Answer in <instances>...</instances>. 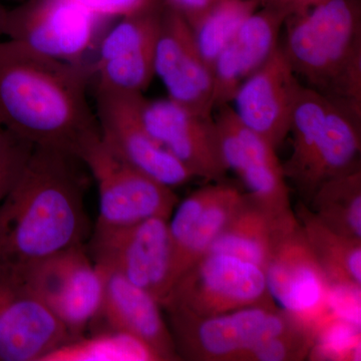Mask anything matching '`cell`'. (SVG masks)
Segmentation results:
<instances>
[{
    "label": "cell",
    "instance_id": "1",
    "mask_svg": "<svg viewBox=\"0 0 361 361\" xmlns=\"http://www.w3.org/2000/svg\"><path fill=\"white\" fill-rule=\"evenodd\" d=\"M90 71L0 42V126L33 146L80 158L99 139L96 111L87 99Z\"/></svg>",
    "mask_w": 361,
    "mask_h": 361
},
{
    "label": "cell",
    "instance_id": "2",
    "mask_svg": "<svg viewBox=\"0 0 361 361\" xmlns=\"http://www.w3.org/2000/svg\"><path fill=\"white\" fill-rule=\"evenodd\" d=\"M84 166L68 152L33 146L0 204V262L23 268L85 244L90 226Z\"/></svg>",
    "mask_w": 361,
    "mask_h": 361
},
{
    "label": "cell",
    "instance_id": "3",
    "mask_svg": "<svg viewBox=\"0 0 361 361\" xmlns=\"http://www.w3.org/2000/svg\"><path fill=\"white\" fill-rule=\"evenodd\" d=\"M281 45L297 78L361 116L360 0H329L287 20Z\"/></svg>",
    "mask_w": 361,
    "mask_h": 361
},
{
    "label": "cell",
    "instance_id": "4",
    "mask_svg": "<svg viewBox=\"0 0 361 361\" xmlns=\"http://www.w3.org/2000/svg\"><path fill=\"white\" fill-rule=\"evenodd\" d=\"M289 134L292 153L282 167L306 205L327 180L360 169L361 116L304 85L297 94Z\"/></svg>",
    "mask_w": 361,
    "mask_h": 361
},
{
    "label": "cell",
    "instance_id": "5",
    "mask_svg": "<svg viewBox=\"0 0 361 361\" xmlns=\"http://www.w3.org/2000/svg\"><path fill=\"white\" fill-rule=\"evenodd\" d=\"M272 305L262 268L229 254L209 252L178 278L161 308L208 317Z\"/></svg>",
    "mask_w": 361,
    "mask_h": 361
},
{
    "label": "cell",
    "instance_id": "6",
    "mask_svg": "<svg viewBox=\"0 0 361 361\" xmlns=\"http://www.w3.org/2000/svg\"><path fill=\"white\" fill-rule=\"evenodd\" d=\"M180 358L198 361H244L257 344L276 336L290 316L272 306H251L208 317L167 310Z\"/></svg>",
    "mask_w": 361,
    "mask_h": 361
},
{
    "label": "cell",
    "instance_id": "7",
    "mask_svg": "<svg viewBox=\"0 0 361 361\" xmlns=\"http://www.w3.org/2000/svg\"><path fill=\"white\" fill-rule=\"evenodd\" d=\"M87 249L94 262L115 271L161 303L173 286L169 220L154 217L126 226L96 225Z\"/></svg>",
    "mask_w": 361,
    "mask_h": 361
},
{
    "label": "cell",
    "instance_id": "8",
    "mask_svg": "<svg viewBox=\"0 0 361 361\" xmlns=\"http://www.w3.org/2000/svg\"><path fill=\"white\" fill-rule=\"evenodd\" d=\"M33 293L65 325L73 339L99 317L104 280L85 244L18 268Z\"/></svg>",
    "mask_w": 361,
    "mask_h": 361
},
{
    "label": "cell",
    "instance_id": "9",
    "mask_svg": "<svg viewBox=\"0 0 361 361\" xmlns=\"http://www.w3.org/2000/svg\"><path fill=\"white\" fill-rule=\"evenodd\" d=\"M146 97L137 92L96 87V111L102 141L130 167L174 189L194 176L149 134L144 121Z\"/></svg>",
    "mask_w": 361,
    "mask_h": 361
},
{
    "label": "cell",
    "instance_id": "10",
    "mask_svg": "<svg viewBox=\"0 0 361 361\" xmlns=\"http://www.w3.org/2000/svg\"><path fill=\"white\" fill-rule=\"evenodd\" d=\"M80 159L99 189L97 225L126 226L154 217L169 220L179 203L172 188L118 159L101 137L85 149Z\"/></svg>",
    "mask_w": 361,
    "mask_h": 361
},
{
    "label": "cell",
    "instance_id": "11",
    "mask_svg": "<svg viewBox=\"0 0 361 361\" xmlns=\"http://www.w3.org/2000/svg\"><path fill=\"white\" fill-rule=\"evenodd\" d=\"M101 20L68 0H23L7 8L4 35L40 56L82 63Z\"/></svg>",
    "mask_w": 361,
    "mask_h": 361
},
{
    "label": "cell",
    "instance_id": "12",
    "mask_svg": "<svg viewBox=\"0 0 361 361\" xmlns=\"http://www.w3.org/2000/svg\"><path fill=\"white\" fill-rule=\"evenodd\" d=\"M164 0H148L108 33L94 66L96 87L144 94L155 77V54Z\"/></svg>",
    "mask_w": 361,
    "mask_h": 361
},
{
    "label": "cell",
    "instance_id": "13",
    "mask_svg": "<svg viewBox=\"0 0 361 361\" xmlns=\"http://www.w3.org/2000/svg\"><path fill=\"white\" fill-rule=\"evenodd\" d=\"M73 339L20 271L0 262V361H42Z\"/></svg>",
    "mask_w": 361,
    "mask_h": 361
},
{
    "label": "cell",
    "instance_id": "14",
    "mask_svg": "<svg viewBox=\"0 0 361 361\" xmlns=\"http://www.w3.org/2000/svg\"><path fill=\"white\" fill-rule=\"evenodd\" d=\"M263 271L272 300L314 334L318 324L329 314V281L299 221L285 232Z\"/></svg>",
    "mask_w": 361,
    "mask_h": 361
},
{
    "label": "cell",
    "instance_id": "15",
    "mask_svg": "<svg viewBox=\"0 0 361 361\" xmlns=\"http://www.w3.org/2000/svg\"><path fill=\"white\" fill-rule=\"evenodd\" d=\"M214 118L221 153L228 171L238 176L246 193L273 213L292 211L288 182L277 149L240 121L231 104H224Z\"/></svg>",
    "mask_w": 361,
    "mask_h": 361
},
{
    "label": "cell",
    "instance_id": "16",
    "mask_svg": "<svg viewBox=\"0 0 361 361\" xmlns=\"http://www.w3.org/2000/svg\"><path fill=\"white\" fill-rule=\"evenodd\" d=\"M245 199L246 192L222 180L196 190L178 203L169 219L173 285L205 255Z\"/></svg>",
    "mask_w": 361,
    "mask_h": 361
},
{
    "label": "cell",
    "instance_id": "17",
    "mask_svg": "<svg viewBox=\"0 0 361 361\" xmlns=\"http://www.w3.org/2000/svg\"><path fill=\"white\" fill-rule=\"evenodd\" d=\"M144 121L149 134L194 178L222 180L228 173L213 116L188 110L171 99H146Z\"/></svg>",
    "mask_w": 361,
    "mask_h": 361
},
{
    "label": "cell",
    "instance_id": "18",
    "mask_svg": "<svg viewBox=\"0 0 361 361\" xmlns=\"http://www.w3.org/2000/svg\"><path fill=\"white\" fill-rule=\"evenodd\" d=\"M155 75L168 99L188 110L213 116L214 73L204 59L192 28L166 6L155 54Z\"/></svg>",
    "mask_w": 361,
    "mask_h": 361
},
{
    "label": "cell",
    "instance_id": "19",
    "mask_svg": "<svg viewBox=\"0 0 361 361\" xmlns=\"http://www.w3.org/2000/svg\"><path fill=\"white\" fill-rule=\"evenodd\" d=\"M301 85L279 44L270 58L240 85L233 97V109L246 127L277 149L289 135Z\"/></svg>",
    "mask_w": 361,
    "mask_h": 361
},
{
    "label": "cell",
    "instance_id": "20",
    "mask_svg": "<svg viewBox=\"0 0 361 361\" xmlns=\"http://www.w3.org/2000/svg\"><path fill=\"white\" fill-rule=\"evenodd\" d=\"M242 25L214 63V108L231 104L240 85L270 58L290 9L262 4Z\"/></svg>",
    "mask_w": 361,
    "mask_h": 361
},
{
    "label": "cell",
    "instance_id": "21",
    "mask_svg": "<svg viewBox=\"0 0 361 361\" xmlns=\"http://www.w3.org/2000/svg\"><path fill=\"white\" fill-rule=\"evenodd\" d=\"M99 268L104 280L99 316L109 327L141 339L160 355L161 361L180 360L155 297L115 271Z\"/></svg>",
    "mask_w": 361,
    "mask_h": 361
},
{
    "label": "cell",
    "instance_id": "22",
    "mask_svg": "<svg viewBox=\"0 0 361 361\" xmlns=\"http://www.w3.org/2000/svg\"><path fill=\"white\" fill-rule=\"evenodd\" d=\"M298 222L293 211L273 213L246 199L209 252L229 254L264 269L285 232Z\"/></svg>",
    "mask_w": 361,
    "mask_h": 361
},
{
    "label": "cell",
    "instance_id": "23",
    "mask_svg": "<svg viewBox=\"0 0 361 361\" xmlns=\"http://www.w3.org/2000/svg\"><path fill=\"white\" fill-rule=\"evenodd\" d=\"M295 215L329 285L361 286V240L330 229L303 202L297 204Z\"/></svg>",
    "mask_w": 361,
    "mask_h": 361
},
{
    "label": "cell",
    "instance_id": "24",
    "mask_svg": "<svg viewBox=\"0 0 361 361\" xmlns=\"http://www.w3.org/2000/svg\"><path fill=\"white\" fill-rule=\"evenodd\" d=\"M307 206L330 229L361 240V169L327 180Z\"/></svg>",
    "mask_w": 361,
    "mask_h": 361
},
{
    "label": "cell",
    "instance_id": "25",
    "mask_svg": "<svg viewBox=\"0 0 361 361\" xmlns=\"http://www.w3.org/2000/svg\"><path fill=\"white\" fill-rule=\"evenodd\" d=\"M42 361H161L160 355L141 339L110 329L66 342Z\"/></svg>",
    "mask_w": 361,
    "mask_h": 361
},
{
    "label": "cell",
    "instance_id": "26",
    "mask_svg": "<svg viewBox=\"0 0 361 361\" xmlns=\"http://www.w3.org/2000/svg\"><path fill=\"white\" fill-rule=\"evenodd\" d=\"M261 6V0H225L190 26L199 51L212 70L223 49Z\"/></svg>",
    "mask_w": 361,
    "mask_h": 361
},
{
    "label": "cell",
    "instance_id": "27",
    "mask_svg": "<svg viewBox=\"0 0 361 361\" xmlns=\"http://www.w3.org/2000/svg\"><path fill=\"white\" fill-rule=\"evenodd\" d=\"M360 327L329 313L316 327L308 360L360 361Z\"/></svg>",
    "mask_w": 361,
    "mask_h": 361
},
{
    "label": "cell",
    "instance_id": "28",
    "mask_svg": "<svg viewBox=\"0 0 361 361\" xmlns=\"http://www.w3.org/2000/svg\"><path fill=\"white\" fill-rule=\"evenodd\" d=\"M313 339L312 330L290 316L282 331L252 348L244 361L303 360L310 355Z\"/></svg>",
    "mask_w": 361,
    "mask_h": 361
},
{
    "label": "cell",
    "instance_id": "29",
    "mask_svg": "<svg viewBox=\"0 0 361 361\" xmlns=\"http://www.w3.org/2000/svg\"><path fill=\"white\" fill-rule=\"evenodd\" d=\"M33 145L6 129L0 134V204L20 177Z\"/></svg>",
    "mask_w": 361,
    "mask_h": 361
},
{
    "label": "cell",
    "instance_id": "30",
    "mask_svg": "<svg viewBox=\"0 0 361 361\" xmlns=\"http://www.w3.org/2000/svg\"><path fill=\"white\" fill-rule=\"evenodd\" d=\"M360 288L355 284L329 285L327 305L330 314L361 327Z\"/></svg>",
    "mask_w": 361,
    "mask_h": 361
},
{
    "label": "cell",
    "instance_id": "31",
    "mask_svg": "<svg viewBox=\"0 0 361 361\" xmlns=\"http://www.w3.org/2000/svg\"><path fill=\"white\" fill-rule=\"evenodd\" d=\"M101 18L129 14L148 0H68Z\"/></svg>",
    "mask_w": 361,
    "mask_h": 361
},
{
    "label": "cell",
    "instance_id": "32",
    "mask_svg": "<svg viewBox=\"0 0 361 361\" xmlns=\"http://www.w3.org/2000/svg\"><path fill=\"white\" fill-rule=\"evenodd\" d=\"M225 0H164L165 6L183 16L188 25L193 26L214 7Z\"/></svg>",
    "mask_w": 361,
    "mask_h": 361
},
{
    "label": "cell",
    "instance_id": "33",
    "mask_svg": "<svg viewBox=\"0 0 361 361\" xmlns=\"http://www.w3.org/2000/svg\"><path fill=\"white\" fill-rule=\"evenodd\" d=\"M326 1L329 0H261L262 4H274V6L286 7L294 14L303 13Z\"/></svg>",
    "mask_w": 361,
    "mask_h": 361
},
{
    "label": "cell",
    "instance_id": "34",
    "mask_svg": "<svg viewBox=\"0 0 361 361\" xmlns=\"http://www.w3.org/2000/svg\"><path fill=\"white\" fill-rule=\"evenodd\" d=\"M6 7L0 1V37H4V23H6Z\"/></svg>",
    "mask_w": 361,
    "mask_h": 361
},
{
    "label": "cell",
    "instance_id": "35",
    "mask_svg": "<svg viewBox=\"0 0 361 361\" xmlns=\"http://www.w3.org/2000/svg\"><path fill=\"white\" fill-rule=\"evenodd\" d=\"M2 130H4V128H2L1 126H0V134H1Z\"/></svg>",
    "mask_w": 361,
    "mask_h": 361
},
{
    "label": "cell",
    "instance_id": "36",
    "mask_svg": "<svg viewBox=\"0 0 361 361\" xmlns=\"http://www.w3.org/2000/svg\"><path fill=\"white\" fill-rule=\"evenodd\" d=\"M16 1L20 2L23 1V0H16Z\"/></svg>",
    "mask_w": 361,
    "mask_h": 361
}]
</instances>
